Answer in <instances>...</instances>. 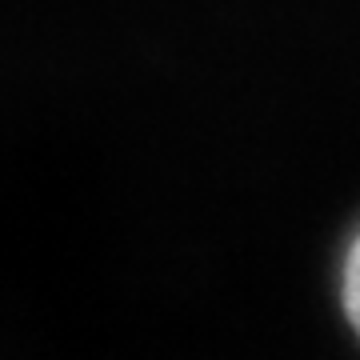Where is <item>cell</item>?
<instances>
[{"mask_svg": "<svg viewBox=\"0 0 360 360\" xmlns=\"http://www.w3.org/2000/svg\"><path fill=\"white\" fill-rule=\"evenodd\" d=\"M336 309H340L348 336L360 348V224L348 232L340 260H336Z\"/></svg>", "mask_w": 360, "mask_h": 360, "instance_id": "6da1fadb", "label": "cell"}]
</instances>
